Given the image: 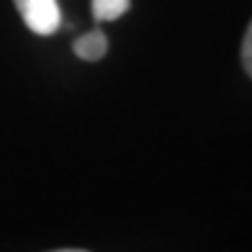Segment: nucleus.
Returning a JSON list of instances; mask_svg holds the SVG:
<instances>
[{
	"label": "nucleus",
	"instance_id": "nucleus-1",
	"mask_svg": "<svg viewBox=\"0 0 252 252\" xmlns=\"http://www.w3.org/2000/svg\"><path fill=\"white\" fill-rule=\"evenodd\" d=\"M24 24L39 33V36H49L60 29V21H62V13H60V5L57 0H13Z\"/></svg>",
	"mask_w": 252,
	"mask_h": 252
},
{
	"label": "nucleus",
	"instance_id": "nucleus-2",
	"mask_svg": "<svg viewBox=\"0 0 252 252\" xmlns=\"http://www.w3.org/2000/svg\"><path fill=\"white\" fill-rule=\"evenodd\" d=\"M108 52V39L103 31H90L83 33L77 41H75V54L85 62H98L103 54Z\"/></svg>",
	"mask_w": 252,
	"mask_h": 252
},
{
	"label": "nucleus",
	"instance_id": "nucleus-3",
	"mask_svg": "<svg viewBox=\"0 0 252 252\" xmlns=\"http://www.w3.org/2000/svg\"><path fill=\"white\" fill-rule=\"evenodd\" d=\"M131 0H93L95 21H119L129 10Z\"/></svg>",
	"mask_w": 252,
	"mask_h": 252
},
{
	"label": "nucleus",
	"instance_id": "nucleus-4",
	"mask_svg": "<svg viewBox=\"0 0 252 252\" xmlns=\"http://www.w3.org/2000/svg\"><path fill=\"white\" fill-rule=\"evenodd\" d=\"M242 62H245V70L252 77V24H250V29L245 33V41H242Z\"/></svg>",
	"mask_w": 252,
	"mask_h": 252
}]
</instances>
